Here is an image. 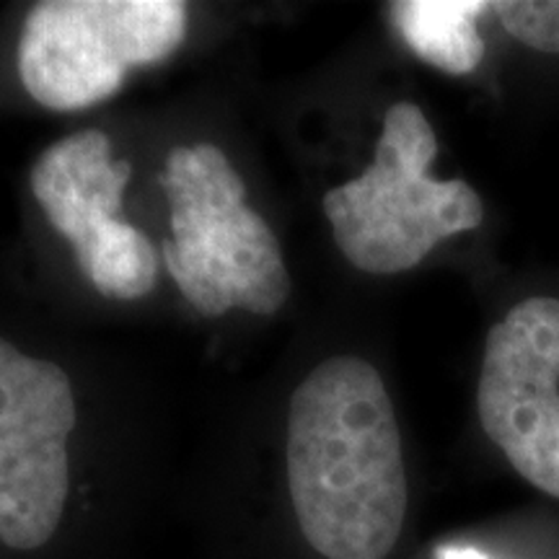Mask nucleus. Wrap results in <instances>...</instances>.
Returning <instances> with one entry per match:
<instances>
[{"instance_id": "obj_1", "label": "nucleus", "mask_w": 559, "mask_h": 559, "mask_svg": "<svg viewBox=\"0 0 559 559\" xmlns=\"http://www.w3.org/2000/svg\"><path fill=\"white\" fill-rule=\"evenodd\" d=\"M288 485L326 559H386L407 515L402 432L386 383L360 358L324 360L293 391Z\"/></svg>"}, {"instance_id": "obj_2", "label": "nucleus", "mask_w": 559, "mask_h": 559, "mask_svg": "<svg viewBox=\"0 0 559 559\" xmlns=\"http://www.w3.org/2000/svg\"><path fill=\"white\" fill-rule=\"evenodd\" d=\"M436 153L425 111L400 102L383 117L373 164L324 194L334 241L353 267L370 275L407 272L436 243L481 226L485 207L474 187L428 174Z\"/></svg>"}, {"instance_id": "obj_3", "label": "nucleus", "mask_w": 559, "mask_h": 559, "mask_svg": "<svg viewBox=\"0 0 559 559\" xmlns=\"http://www.w3.org/2000/svg\"><path fill=\"white\" fill-rule=\"evenodd\" d=\"M179 0H45L19 39V75L32 99L55 111L115 96L130 68L166 60L185 41Z\"/></svg>"}, {"instance_id": "obj_4", "label": "nucleus", "mask_w": 559, "mask_h": 559, "mask_svg": "<svg viewBox=\"0 0 559 559\" xmlns=\"http://www.w3.org/2000/svg\"><path fill=\"white\" fill-rule=\"evenodd\" d=\"M75 396L58 362L0 340V542L29 551L52 539L70 489Z\"/></svg>"}, {"instance_id": "obj_5", "label": "nucleus", "mask_w": 559, "mask_h": 559, "mask_svg": "<svg viewBox=\"0 0 559 559\" xmlns=\"http://www.w3.org/2000/svg\"><path fill=\"white\" fill-rule=\"evenodd\" d=\"M477 409L523 479L559 498V300L526 298L487 334Z\"/></svg>"}, {"instance_id": "obj_6", "label": "nucleus", "mask_w": 559, "mask_h": 559, "mask_svg": "<svg viewBox=\"0 0 559 559\" xmlns=\"http://www.w3.org/2000/svg\"><path fill=\"white\" fill-rule=\"evenodd\" d=\"M489 9L481 0H402L389 5V19L419 60L464 75L485 58L477 19Z\"/></svg>"}, {"instance_id": "obj_7", "label": "nucleus", "mask_w": 559, "mask_h": 559, "mask_svg": "<svg viewBox=\"0 0 559 559\" xmlns=\"http://www.w3.org/2000/svg\"><path fill=\"white\" fill-rule=\"evenodd\" d=\"M510 37L542 52H559V0H502L492 3Z\"/></svg>"}, {"instance_id": "obj_8", "label": "nucleus", "mask_w": 559, "mask_h": 559, "mask_svg": "<svg viewBox=\"0 0 559 559\" xmlns=\"http://www.w3.org/2000/svg\"><path fill=\"white\" fill-rule=\"evenodd\" d=\"M290 296V275L288 270H280L275 275L267 277L264 285H254V288H243L236 293V306L247 309L249 313H262V317H270L275 313L280 306L285 304Z\"/></svg>"}, {"instance_id": "obj_9", "label": "nucleus", "mask_w": 559, "mask_h": 559, "mask_svg": "<svg viewBox=\"0 0 559 559\" xmlns=\"http://www.w3.org/2000/svg\"><path fill=\"white\" fill-rule=\"evenodd\" d=\"M132 177V166L130 160H117V164L109 166V171L104 174L99 190V202L104 207V213L109 215V218L120 221V207H122V192L124 187H128V181Z\"/></svg>"}, {"instance_id": "obj_10", "label": "nucleus", "mask_w": 559, "mask_h": 559, "mask_svg": "<svg viewBox=\"0 0 559 559\" xmlns=\"http://www.w3.org/2000/svg\"><path fill=\"white\" fill-rule=\"evenodd\" d=\"M230 228H234L243 241L257 243L260 249H280L275 234H272L267 223H264L260 215H257L254 210H249L247 205L230 218Z\"/></svg>"}, {"instance_id": "obj_11", "label": "nucleus", "mask_w": 559, "mask_h": 559, "mask_svg": "<svg viewBox=\"0 0 559 559\" xmlns=\"http://www.w3.org/2000/svg\"><path fill=\"white\" fill-rule=\"evenodd\" d=\"M194 153H198L200 160H202V164H205V169H207L210 174H215L218 169H223V166H228L226 153H223V151L218 148V145H213V143H200V145H194Z\"/></svg>"}, {"instance_id": "obj_12", "label": "nucleus", "mask_w": 559, "mask_h": 559, "mask_svg": "<svg viewBox=\"0 0 559 559\" xmlns=\"http://www.w3.org/2000/svg\"><path fill=\"white\" fill-rule=\"evenodd\" d=\"M436 557L438 559H489L487 555H481L479 549H472V547H440Z\"/></svg>"}]
</instances>
